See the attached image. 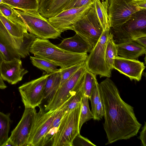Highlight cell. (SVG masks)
<instances>
[{"instance_id": "obj_34", "label": "cell", "mask_w": 146, "mask_h": 146, "mask_svg": "<svg viewBox=\"0 0 146 146\" xmlns=\"http://www.w3.org/2000/svg\"><path fill=\"white\" fill-rule=\"evenodd\" d=\"M94 1V0H70L64 10L82 7L93 4Z\"/></svg>"}, {"instance_id": "obj_17", "label": "cell", "mask_w": 146, "mask_h": 146, "mask_svg": "<svg viewBox=\"0 0 146 146\" xmlns=\"http://www.w3.org/2000/svg\"><path fill=\"white\" fill-rule=\"evenodd\" d=\"M57 46L64 50L77 53H90L93 48L90 45L76 33L72 37L64 39Z\"/></svg>"}, {"instance_id": "obj_18", "label": "cell", "mask_w": 146, "mask_h": 146, "mask_svg": "<svg viewBox=\"0 0 146 146\" xmlns=\"http://www.w3.org/2000/svg\"><path fill=\"white\" fill-rule=\"evenodd\" d=\"M70 0H39L38 11L43 16L48 18L64 9Z\"/></svg>"}, {"instance_id": "obj_28", "label": "cell", "mask_w": 146, "mask_h": 146, "mask_svg": "<svg viewBox=\"0 0 146 146\" xmlns=\"http://www.w3.org/2000/svg\"><path fill=\"white\" fill-rule=\"evenodd\" d=\"M30 59L33 66L40 70L45 71L47 74L59 70L57 65L43 58L36 56H30Z\"/></svg>"}, {"instance_id": "obj_27", "label": "cell", "mask_w": 146, "mask_h": 146, "mask_svg": "<svg viewBox=\"0 0 146 146\" xmlns=\"http://www.w3.org/2000/svg\"><path fill=\"white\" fill-rule=\"evenodd\" d=\"M10 113L0 111V146H3L9 139L8 133L11 121Z\"/></svg>"}, {"instance_id": "obj_36", "label": "cell", "mask_w": 146, "mask_h": 146, "mask_svg": "<svg viewBox=\"0 0 146 146\" xmlns=\"http://www.w3.org/2000/svg\"><path fill=\"white\" fill-rule=\"evenodd\" d=\"M104 109L103 103L100 99L96 106L95 120H100L104 117Z\"/></svg>"}, {"instance_id": "obj_44", "label": "cell", "mask_w": 146, "mask_h": 146, "mask_svg": "<svg viewBox=\"0 0 146 146\" xmlns=\"http://www.w3.org/2000/svg\"><path fill=\"white\" fill-rule=\"evenodd\" d=\"M2 1L3 0H0V4L3 3Z\"/></svg>"}, {"instance_id": "obj_14", "label": "cell", "mask_w": 146, "mask_h": 146, "mask_svg": "<svg viewBox=\"0 0 146 146\" xmlns=\"http://www.w3.org/2000/svg\"><path fill=\"white\" fill-rule=\"evenodd\" d=\"M36 112L35 108H25L20 121L11 132L9 138L14 146H28L29 137Z\"/></svg>"}, {"instance_id": "obj_13", "label": "cell", "mask_w": 146, "mask_h": 146, "mask_svg": "<svg viewBox=\"0 0 146 146\" xmlns=\"http://www.w3.org/2000/svg\"><path fill=\"white\" fill-rule=\"evenodd\" d=\"M93 4L63 10L48 18V20L51 25L61 33L68 30H73L74 25L92 7Z\"/></svg>"}, {"instance_id": "obj_12", "label": "cell", "mask_w": 146, "mask_h": 146, "mask_svg": "<svg viewBox=\"0 0 146 146\" xmlns=\"http://www.w3.org/2000/svg\"><path fill=\"white\" fill-rule=\"evenodd\" d=\"M140 10L135 0H110L108 13L111 28L120 27Z\"/></svg>"}, {"instance_id": "obj_22", "label": "cell", "mask_w": 146, "mask_h": 146, "mask_svg": "<svg viewBox=\"0 0 146 146\" xmlns=\"http://www.w3.org/2000/svg\"><path fill=\"white\" fill-rule=\"evenodd\" d=\"M118 56L116 44L114 42L111 33H110L108 37L105 52V61L108 68L111 70L114 68L115 58Z\"/></svg>"}, {"instance_id": "obj_38", "label": "cell", "mask_w": 146, "mask_h": 146, "mask_svg": "<svg viewBox=\"0 0 146 146\" xmlns=\"http://www.w3.org/2000/svg\"><path fill=\"white\" fill-rule=\"evenodd\" d=\"M137 7L141 10L146 9V0H135Z\"/></svg>"}, {"instance_id": "obj_35", "label": "cell", "mask_w": 146, "mask_h": 146, "mask_svg": "<svg viewBox=\"0 0 146 146\" xmlns=\"http://www.w3.org/2000/svg\"><path fill=\"white\" fill-rule=\"evenodd\" d=\"M96 146V145L79 133L75 137L73 140L72 146Z\"/></svg>"}, {"instance_id": "obj_8", "label": "cell", "mask_w": 146, "mask_h": 146, "mask_svg": "<svg viewBox=\"0 0 146 146\" xmlns=\"http://www.w3.org/2000/svg\"><path fill=\"white\" fill-rule=\"evenodd\" d=\"M73 30L90 45L92 48L95 46L103 30L93 5L74 25Z\"/></svg>"}, {"instance_id": "obj_16", "label": "cell", "mask_w": 146, "mask_h": 146, "mask_svg": "<svg viewBox=\"0 0 146 146\" xmlns=\"http://www.w3.org/2000/svg\"><path fill=\"white\" fill-rule=\"evenodd\" d=\"M28 72L27 70L23 68L21 59L14 58L10 60H5L2 62L0 75L3 80L15 84L21 81Z\"/></svg>"}, {"instance_id": "obj_31", "label": "cell", "mask_w": 146, "mask_h": 146, "mask_svg": "<svg viewBox=\"0 0 146 146\" xmlns=\"http://www.w3.org/2000/svg\"><path fill=\"white\" fill-rule=\"evenodd\" d=\"M96 75L87 70L82 78L84 94L90 99L93 88L97 82Z\"/></svg>"}, {"instance_id": "obj_9", "label": "cell", "mask_w": 146, "mask_h": 146, "mask_svg": "<svg viewBox=\"0 0 146 146\" xmlns=\"http://www.w3.org/2000/svg\"><path fill=\"white\" fill-rule=\"evenodd\" d=\"M85 63L60 87L53 98L44 106V111H54L60 108L79 88L82 78L87 71Z\"/></svg>"}, {"instance_id": "obj_39", "label": "cell", "mask_w": 146, "mask_h": 146, "mask_svg": "<svg viewBox=\"0 0 146 146\" xmlns=\"http://www.w3.org/2000/svg\"><path fill=\"white\" fill-rule=\"evenodd\" d=\"M134 41L140 45L146 48V36L138 38Z\"/></svg>"}, {"instance_id": "obj_37", "label": "cell", "mask_w": 146, "mask_h": 146, "mask_svg": "<svg viewBox=\"0 0 146 146\" xmlns=\"http://www.w3.org/2000/svg\"><path fill=\"white\" fill-rule=\"evenodd\" d=\"M139 139L141 140L142 145L146 146V123L145 122V124L140 133Z\"/></svg>"}, {"instance_id": "obj_32", "label": "cell", "mask_w": 146, "mask_h": 146, "mask_svg": "<svg viewBox=\"0 0 146 146\" xmlns=\"http://www.w3.org/2000/svg\"><path fill=\"white\" fill-rule=\"evenodd\" d=\"M85 63V62L77 64L69 67L59 69L61 76L60 87L62 85Z\"/></svg>"}, {"instance_id": "obj_41", "label": "cell", "mask_w": 146, "mask_h": 146, "mask_svg": "<svg viewBox=\"0 0 146 146\" xmlns=\"http://www.w3.org/2000/svg\"><path fill=\"white\" fill-rule=\"evenodd\" d=\"M5 60L4 56L1 52V50H0V70L1 68V66L2 62Z\"/></svg>"}, {"instance_id": "obj_2", "label": "cell", "mask_w": 146, "mask_h": 146, "mask_svg": "<svg viewBox=\"0 0 146 146\" xmlns=\"http://www.w3.org/2000/svg\"><path fill=\"white\" fill-rule=\"evenodd\" d=\"M30 52L44 58L60 68H66L85 62L87 53H77L61 49L48 40L36 38L32 44Z\"/></svg>"}, {"instance_id": "obj_1", "label": "cell", "mask_w": 146, "mask_h": 146, "mask_svg": "<svg viewBox=\"0 0 146 146\" xmlns=\"http://www.w3.org/2000/svg\"><path fill=\"white\" fill-rule=\"evenodd\" d=\"M98 87L104 109L103 127L108 141L106 145L136 135L142 125L133 108L121 98L114 83L107 77L98 84Z\"/></svg>"}, {"instance_id": "obj_15", "label": "cell", "mask_w": 146, "mask_h": 146, "mask_svg": "<svg viewBox=\"0 0 146 146\" xmlns=\"http://www.w3.org/2000/svg\"><path fill=\"white\" fill-rule=\"evenodd\" d=\"M145 68L143 62L136 59H127L118 56L114 59V68L128 77L131 80L140 81Z\"/></svg>"}, {"instance_id": "obj_23", "label": "cell", "mask_w": 146, "mask_h": 146, "mask_svg": "<svg viewBox=\"0 0 146 146\" xmlns=\"http://www.w3.org/2000/svg\"><path fill=\"white\" fill-rule=\"evenodd\" d=\"M2 2L13 9L38 11L39 0H3Z\"/></svg>"}, {"instance_id": "obj_43", "label": "cell", "mask_w": 146, "mask_h": 146, "mask_svg": "<svg viewBox=\"0 0 146 146\" xmlns=\"http://www.w3.org/2000/svg\"><path fill=\"white\" fill-rule=\"evenodd\" d=\"M104 1V0H102V2H103ZM108 1H109V0H105V1L106 3H107L108 4H109V3H108Z\"/></svg>"}, {"instance_id": "obj_7", "label": "cell", "mask_w": 146, "mask_h": 146, "mask_svg": "<svg viewBox=\"0 0 146 146\" xmlns=\"http://www.w3.org/2000/svg\"><path fill=\"white\" fill-rule=\"evenodd\" d=\"M110 29L103 31L97 42L93 47L85 61L87 70L100 77L110 78L111 70L107 67L105 61L106 42Z\"/></svg>"}, {"instance_id": "obj_33", "label": "cell", "mask_w": 146, "mask_h": 146, "mask_svg": "<svg viewBox=\"0 0 146 146\" xmlns=\"http://www.w3.org/2000/svg\"><path fill=\"white\" fill-rule=\"evenodd\" d=\"M98 83L97 81L93 88L90 99L92 106V112L93 115V119L94 120L96 106L100 99Z\"/></svg>"}, {"instance_id": "obj_6", "label": "cell", "mask_w": 146, "mask_h": 146, "mask_svg": "<svg viewBox=\"0 0 146 146\" xmlns=\"http://www.w3.org/2000/svg\"><path fill=\"white\" fill-rule=\"evenodd\" d=\"M15 10L23 20L27 31L37 38L47 39H55L60 36L61 33L38 11Z\"/></svg>"}, {"instance_id": "obj_10", "label": "cell", "mask_w": 146, "mask_h": 146, "mask_svg": "<svg viewBox=\"0 0 146 146\" xmlns=\"http://www.w3.org/2000/svg\"><path fill=\"white\" fill-rule=\"evenodd\" d=\"M39 107V110L35 114L28 146H43L45 137L59 108L45 111Z\"/></svg>"}, {"instance_id": "obj_26", "label": "cell", "mask_w": 146, "mask_h": 146, "mask_svg": "<svg viewBox=\"0 0 146 146\" xmlns=\"http://www.w3.org/2000/svg\"><path fill=\"white\" fill-rule=\"evenodd\" d=\"M0 10L6 18L14 23L27 28L23 19L14 9L2 3L0 4Z\"/></svg>"}, {"instance_id": "obj_20", "label": "cell", "mask_w": 146, "mask_h": 146, "mask_svg": "<svg viewBox=\"0 0 146 146\" xmlns=\"http://www.w3.org/2000/svg\"><path fill=\"white\" fill-rule=\"evenodd\" d=\"M93 5L103 31L107 29H110V24L108 13L109 4L105 1L101 2L100 0H94Z\"/></svg>"}, {"instance_id": "obj_30", "label": "cell", "mask_w": 146, "mask_h": 146, "mask_svg": "<svg viewBox=\"0 0 146 146\" xmlns=\"http://www.w3.org/2000/svg\"><path fill=\"white\" fill-rule=\"evenodd\" d=\"M88 99V97L84 94L81 103L79 123L80 131L84 123L93 118V114L89 108Z\"/></svg>"}, {"instance_id": "obj_40", "label": "cell", "mask_w": 146, "mask_h": 146, "mask_svg": "<svg viewBox=\"0 0 146 146\" xmlns=\"http://www.w3.org/2000/svg\"><path fill=\"white\" fill-rule=\"evenodd\" d=\"M3 80L0 75V88L2 89H5L7 87Z\"/></svg>"}, {"instance_id": "obj_25", "label": "cell", "mask_w": 146, "mask_h": 146, "mask_svg": "<svg viewBox=\"0 0 146 146\" xmlns=\"http://www.w3.org/2000/svg\"><path fill=\"white\" fill-rule=\"evenodd\" d=\"M84 94L82 78L79 88L60 107L61 108L65 113L74 110L80 104Z\"/></svg>"}, {"instance_id": "obj_21", "label": "cell", "mask_w": 146, "mask_h": 146, "mask_svg": "<svg viewBox=\"0 0 146 146\" xmlns=\"http://www.w3.org/2000/svg\"><path fill=\"white\" fill-rule=\"evenodd\" d=\"M60 80L61 76L59 70L51 73L48 78L44 94V99H47V102L53 98L57 92L60 87Z\"/></svg>"}, {"instance_id": "obj_19", "label": "cell", "mask_w": 146, "mask_h": 146, "mask_svg": "<svg viewBox=\"0 0 146 146\" xmlns=\"http://www.w3.org/2000/svg\"><path fill=\"white\" fill-rule=\"evenodd\" d=\"M116 45L118 55L123 58L136 59L146 53V48L134 40Z\"/></svg>"}, {"instance_id": "obj_11", "label": "cell", "mask_w": 146, "mask_h": 146, "mask_svg": "<svg viewBox=\"0 0 146 146\" xmlns=\"http://www.w3.org/2000/svg\"><path fill=\"white\" fill-rule=\"evenodd\" d=\"M50 74L43 75L37 79L22 84L18 88L25 108H35L44 100V86Z\"/></svg>"}, {"instance_id": "obj_24", "label": "cell", "mask_w": 146, "mask_h": 146, "mask_svg": "<svg viewBox=\"0 0 146 146\" xmlns=\"http://www.w3.org/2000/svg\"><path fill=\"white\" fill-rule=\"evenodd\" d=\"M0 20L8 32L13 36L21 38L23 37L27 32V27L17 25L6 18L0 10Z\"/></svg>"}, {"instance_id": "obj_42", "label": "cell", "mask_w": 146, "mask_h": 146, "mask_svg": "<svg viewBox=\"0 0 146 146\" xmlns=\"http://www.w3.org/2000/svg\"><path fill=\"white\" fill-rule=\"evenodd\" d=\"M14 146L13 143L9 139L3 145V146Z\"/></svg>"}, {"instance_id": "obj_4", "label": "cell", "mask_w": 146, "mask_h": 146, "mask_svg": "<svg viewBox=\"0 0 146 146\" xmlns=\"http://www.w3.org/2000/svg\"><path fill=\"white\" fill-rule=\"evenodd\" d=\"M81 104L74 110L66 113L58 129L50 139L52 146H72L75 137L80 133L79 128Z\"/></svg>"}, {"instance_id": "obj_3", "label": "cell", "mask_w": 146, "mask_h": 146, "mask_svg": "<svg viewBox=\"0 0 146 146\" xmlns=\"http://www.w3.org/2000/svg\"><path fill=\"white\" fill-rule=\"evenodd\" d=\"M36 38L28 32L22 37L13 36L0 20V50L6 60L25 58L29 55L30 48Z\"/></svg>"}, {"instance_id": "obj_29", "label": "cell", "mask_w": 146, "mask_h": 146, "mask_svg": "<svg viewBox=\"0 0 146 146\" xmlns=\"http://www.w3.org/2000/svg\"><path fill=\"white\" fill-rule=\"evenodd\" d=\"M65 113L60 107L45 137L43 146L46 145L47 144L50 142L51 138L56 132L60 123L61 120Z\"/></svg>"}, {"instance_id": "obj_5", "label": "cell", "mask_w": 146, "mask_h": 146, "mask_svg": "<svg viewBox=\"0 0 146 146\" xmlns=\"http://www.w3.org/2000/svg\"><path fill=\"white\" fill-rule=\"evenodd\" d=\"M114 42L120 44L146 36V9L138 11L120 27L112 28Z\"/></svg>"}]
</instances>
